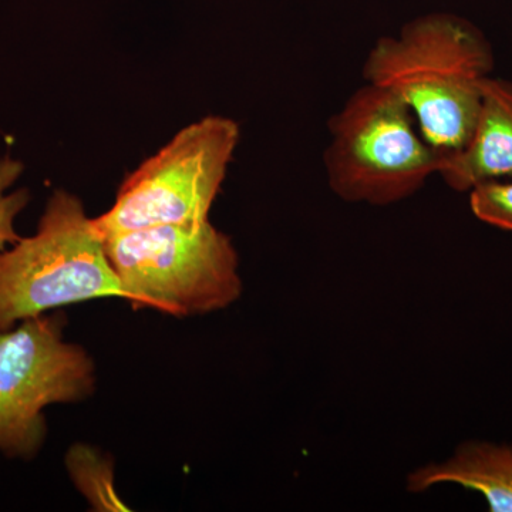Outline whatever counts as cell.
<instances>
[{
	"label": "cell",
	"instance_id": "1",
	"mask_svg": "<svg viewBox=\"0 0 512 512\" xmlns=\"http://www.w3.org/2000/svg\"><path fill=\"white\" fill-rule=\"evenodd\" d=\"M493 69V47L480 29L458 16L433 13L404 26L399 36L380 37L363 77L402 97L424 140L450 154L470 140L481 83Z\"/></svg>",
	"mask_w": 512,
	"mask_h": 512
},
{
	"label": "cell",
	"instance_id": "2",
	"mask_svg": "<svg viewBox=\"0 0 512 512\" xmlns=\"http://www.w3.org/2000/svg\"><path fill=\"white\" fill-rule=\"evenodd\" d=\"M325 170L333 194L376 207L412 197L446 154L421 136L402 97L367 83L329 120Z\"/></svg>",
	"mask_w": 512,
	"mask_h": 512
},
{
	"label": "cell",
	"instance_id": "3",
	"mask_svg": "<svg viewBox=\"0 0 512 512\" xmlns=\"http://www.w3.org/2000/svg\"><path fill=\"white\" fill-rule=\"evenodd\" d=\"M103 244L134 309L185 318L221 311L241 298L237 249L210 221L123 232Z\"/></svg>",
	"mask_w": 512,
	"mask_h": 512
},
{
	"label": "cell",
	"instance_id": "4",
	"mask_svg": "<svg viewBox=\"0 0 512 512\" xmlns=\"http://www.w3.org/2000/svg\"><path fill=\"white\" fill-rule=\"evenodd\" d=\"M121 298L103 238L82 201L56 191L33 237L0 251V332L60 306Z\"/></svg>",
	"mask_w": 512,
	"mask_h": 512
},
{
	"label": "cell",
	"instance_id": "5",
	"mask_svg": "<svg viewBox=\"0 0 512 512\" xmlns=\"http://www.w3.org/2000/svg\"><path fill=\"white\" fill-rule=\"evenodd\" d=\"M238 141L239 126L228 117H205L183 128L128 175L113 207L93 218L101 238L208 221Z\"/></svg>",
	"mask_w": 512,
	"mask_h": 512
},
{
	"label": "cell",
	"instance_id": "6",
	"mask_svg": "<svg viewBox=\"0 0 512 512\" xmlns=\"http://www.w3.org/2000/svg\"><path fill=\"white\" fill-rule=\"evenodd\" d=\"M62 315L0 332V453L32 461L47 436L46 407L82 402L96 387L92 357L63 340Z\"/></svg>",
	"mask_w": 512,
	"mask_h": 512
},
{
	"label": "cell",
	"instance_id": "7",
	"mask_svg": "<svg viewBox=\"0 0 512 512\" xmlns=\"http://www.w3.org/2000/svg\"><path fill=\"white\" fill-rule=\"evenodd\" d=\"M439 175L448 187L470 192L490 181L512 180V82L488 76L481 83L476 126L466 146L446 154Z\"/></svg>",
	"mask_w": 512,
	"mask_h": 512
},
{
	"label": "cell",
	"instance_id": "8",
	"mask_svg": "<svg viewBox=\"0 0 512 512\" xmlns=\"http://www.w3.org/2000/svg\"><path fill=\"white\" fill-rule=\"evenodd\" d=\"M406 484L413 494L457 484L483 495L491 511L512 512V448L471 441L447 460L416 468Z\"/></svg>",
	"mask_w": 512,
	"mask_h": 512
},
{
	"label": "cell",
	"instance_id": "9",
	"mask_svg": "<svg viewBox=\"0 0 512 512\" xmlns=\"http://www.w3.org/2000/svg\"><path fill=\"white\" fill-rule=\"evenodd\" d=\"M468 194L478 220L512 232V180L480 184Z\"/></svg>",
	"mask_w": 512,
	"mask_h": 512
},
{
	"label": "cell",
	"instance_id": "10",
	"mask_svg": "<svg viewBox=\"0 0 512 512\" xmlns=\"http://www.w3.org/2000/svg\"><path fill=\"white\" fill-rule=\"evenodd\" d=\"M20 171H22V165L18 161L10 158L0 161V251H3L8 244H16L20 239L13 227V221L28 204L29 192L19 190L12 194H5V191L19 177Z\"/></svg>",
	"mask_w": 512,
	"mask_h": 512
}]
</instances>
